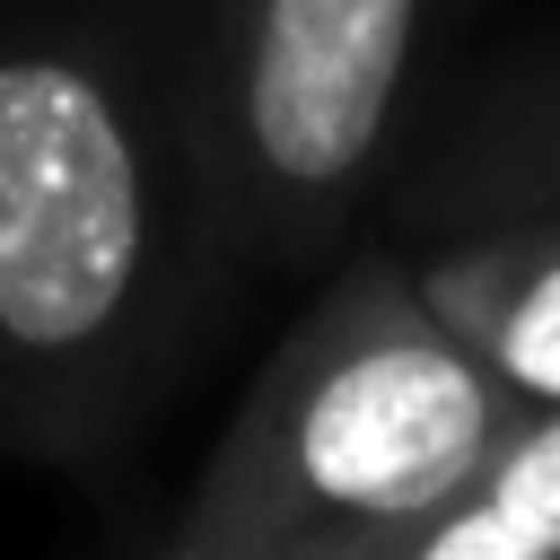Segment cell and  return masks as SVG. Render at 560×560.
I'll use <instances>...</instances> for the list:
<instances>
[{
  "label": "cell",
  "instance_id": "cell-2",
  "mask_svg": "<svg viewBox=\"0 0 560 560\" xmlns=\"http://www.w3.org/2000/svg\"><path fill=\"white\" fill-rule=\"evenodd\" d=\"M525 411L472 341L420 298L411 262L350 245L236 394L184 508L158 525L166 560H376L429 516Z\"/></svg>",
  "mask_w": 560,
  "mask_h": 560
},
{
  "label": "cell",
  "instance_id": "cell-1",
  "mask_svg": "<svg viewBox=\"0 0 560 560\" xmlns=\"http://www.w3.org/2000/svg\"><path fill=\"white\" fill-rule=\"evenodd\" d=\"M236 280L184 0H9L0 446L114 455L184 385Z\"/></svg>",
  "mask_w": 560,
  "mask_h": 560
},
{
  "label": "cell",
  "instance_id": "cell-5",
  "mask_svg": "<svg viewBox=\"0 0 560 560\" xmlns=\"http://www.w3.org/2000/svg\"><path fill=\"white\" fill-rule=\"evenodd\" d=\"M411 280L508 394L560 402V219L446 228Z\"/></svg>",
  "mask_w": 560,
  "mask_h": 560
},
{
  "label": "cell",
  "instance_id": "cell-3",
  "mask_svg": "<svg viewBox=\"0 0 560 560\" xmlns=\"http://www.w3.org/2000/svg\"><path fill=\"white\" fill-rule=\"evenodd\" d=\"M464 0H184L236 271H306L376 210Z\"/></svg>",
  "mask_w": 560,
  "mask_h": 560
},
{
  "label": "cell",
  "instance_id": "cell-4",
  "mask_svg": "<svg viewBox=\"0 0 560 560\" xmlns=\"http://www.w3.org/2000/svg\"><path fill=\"white\" fill-rule=\"evenodd\" d=\"M376 210L420 236L560 219V44L516 52L438 114H420Z\"/></svg>",
  "mask_w": 560,
  "mask_h": 560
},
{
  "label": "cell",
  "instance_id": "cell-6",
  "mask_svg": "<svg viewBox=\"0 0 560 560\" xmlns=\"http://www.w3.org/2000/svg\"><path fill=\"white\" fill-rule=\"evenodd\" d=\"M376 560H560V402H525L499 446Z\"/></svg>",
  "mask_w": 560,
  "mask_h": 560
}]
</instances>
